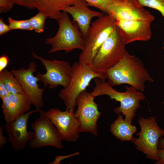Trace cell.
Listing matches in <instances>:
<instances>
[{
  "mask_svg": "<svg viewBox=\"0 0 164 164\" xmlns=\"http://www.w3.org/2000/svg\"><path fill=\"white\" fill-rule=\"evenodd\" d=\"M103 73L108 83L112 87L126 84L142 92L146 82L154 81L142 61L126 50L121 59Z\"/></svg>",
  "mask_w": 164,
  "mask_h": 164,
  "instance_id": "1",
  "label": "cell"
},
{
  "mask_svg": "<svg viewBox=\"0 0 164 164\" xmlns=\"http://www.w3.org/2000/svg\"><path fill=\"white\" fill-rule=\"evenodd\" d=\"M94 80L95 86L91 92V95L94 97L107 95L111 99L119 102L120 106L115 108L114 111L117 114L124 116L125 120L132 123L136 110L140 107V101L145 99V96L143 92L128 86H125V92H119L113 88L105 80L99 77Z\"/></svg>",
  "mask_w": 164,
  "mask_h": 164,
  "instance_id": "2",
  "label": "cell"
},
{
  "mask_svg": "<svg viewBox=\"0 0 164 164\" xmlns=\"http://www.w3.org/2000/svg\"><path fill=\"white\" fill-rule=\"evenodd\" d=\"M116 26L115 19L108 14L98 17L92 23L84 39V48L78 61L80 64L91 67L97 51Z\"/></svg>",
  "mask_w": 164,
  "mask_h": 164,
  "instance_id": "3",
  "label": "cell"
},
{
  "mask_svg": "<svg viewBox=\"0 0 164 164\" xmlns=\"http://www.w3.org/2000/svg\"><path fill=\"white\" fill-rule=\"evenodd\" d=\"M59 28L56 35L45 39V43L51 47L48 51L50 54L59 51L69 53L74 49L83 50L84 39L79 29L77 23L70 20L67 13L61 12L56 20Z\"/></svg>",
  "mask_w": 164,
  "mask_h": 164,
  "instance_id": "4",
  "label": "cell"
},
{
  "mask_svg": "<svg viewBox=\"0 0 164 164\" xmlns=\"http://www.w3.org/2000/svg\"><path fill=\"white\" fill-rule=\"evenodd\" d=\"M96 77L106 80L103 73H96L91 67L80 64L78 62L73 63L70 83L67 87L62 89L58 94L66 106V110L74 111L77 97L85 91L91 81Z\"/></svg>",
  "mask_w": 164,
  "mask_h": 164,
  "instance_id": "5",
  "label": "cell"
},
{
  "mask_svg": "<svg viewBox=\"0 0 164 164\" xmlns=\"http://www.w3.org/2000/svg\"><path fill=\"white\" fill-rule=\"evenodd\" d=\"M126 45L122 32L116 25L96 53L91 69L96 73H103L121 59L126 50Z\"/></svg>",
  "mask_w": 164,
  "mask_h": 164,
  "instance_id": "6",
  "label": "cell"
},
{
  "mask_svg": "<svg viewBox=\"0 0 164 164\" xmlns=\"http://www.w3.org/2000/svg\"><path fill=\"white\" fill-rule=\"evenodd\" d=\"M156 118V116L146 118L140 116L137 120L140 131L135 135L138 137H133L131 141L136 149L145 155L146 158L155 161L159 159V141L164 135V130L159 127Z\"/></svg>",
  "mask_w": 164,
  "mask_h": 164,
  "instance_id": "7",
  "label": "cell"
},
{
  "mask_svg": "<svg viewBox=\"0 0 164 164\" xmlns=\"http://www.w3.org/2000/svg\"><path fill=\"white\" fill-rule=\"evenodd\" d=\"M32 57L39 60L44 66L46 72L42 74L38 72L36 76L39 81L42 82L45 87L48 86L53 89L59 85L67 87L70 79L72 66L66 61L56 59L50 60L43 58L32 52Z\"/></svg>",
  "mask_w": 164,
  "mask_h": 164,
  "instance_id": "8",
  "label": "cell"
},
{
  "mask_svg": "<svg viewBox=\"0 0 164 164\" xmlns=\"http://www.w3.org/2000/svg\"><path fill=\"white\" fill-rule=\"evenodd\" d=\"M38 110L39 116L31 124L34 135L29 142L30 147L34 149L49 146L62 149L63 140L56 128L47 116L46 111L41 109Z\"/></svg>",
  "mask_w": 164,
  "mask_h": 164,
  "instance_id": "9",
  "label": "cell"
},
{
  "mask_svg": "<svg viewBox=\"0 0 164 164\" xmlns=\"http://www.w3.org/2000/svg\"><path fill=\"white\" fill-rule=\"evenodd\" d=\"M91 92L86 90L81 92L76 99L77 109L75 116L79 124L80 133H90L97 136V122L101 112Z\"/></svg>",
  "mask_w": 164,
  "mask_h": 164,
  "instance_id": "10",
  "label": "cell"
},
{
  "mask_svg": "<svg viewBox=\"0 0 164 164\" xmlns=\"http://www.w3.org/2000/svg\"><path fill=\"white\" fill-rule=\"evenodd\" d=\"M37 66L36 63L32 61L27 69L22 67L11 71L19 81L24 96L36 109H39L44 106L43 94L45 87H39V79L34 75L37 71Z\"/></svg>",
  "mask_w": 164,
  "mask_h": 164,
  "instance_id": "11",
  "label": "cell"
},
{
  "mask_svg": "<svg viewBox=\"0 0 164 164\" xmlns=\"http://www.w3.org/2000/svg\"><path fill=\"white\" fill-rule=\"evenodd\" d=\"M75 111L58 108H51L46 111V114L56 128L63 140L75 142L79 136V124L75 116Z\"/></svg>",
  "mask_w": 164,
  "mask_h": 164,
  "instance_id": "12",
  "label": "cell"
},
{
  "mask_svg": "<svg viewBox=\"0 0 164 164\" xmlns=\"http://www.w3.org/2000/svg\"><path fill=\"white\" fill-rule=\"evenodd\" d=\"M38 112V109L28 111L14 121L6 122L4 126L8 140L15 151L23 149L28 141L33 138L34 132L27 130V122L30 116Z\"/></svg>",
  "mask_w": 164,
  "mask_h": 164,
  "instance_id": "13",
  "label": "cell"
},
{
  "mask_svg": "<svg viewBox=\"0 0 164 164\" xmlns=\"http://www.w3.org/2000/svg\"><path fill=\"white\" fill-rule=\"evenodd\" d=\"M137 1L119 0L108 8V14L115 20H144L152 22L153 15L144 9Z\"/></svg>",
  "mask_w": 164,
  "mask_h": 164,
  "instance_id": "14",
  "label": "cell"
},
{
  "mask_svg": "<svg viewBox=\"0 0 164 164\" xmlns=\"http://www.w3.org/2000/svg\"><path fill=\"white\" fill-rule=\"evenodd\" d=\"M152 22L144 20H115L126 44L136 41H147L151 38Z\"/></svg>",
  "mask_w": 164,
  "mask_h": 164,
  "instance_id": "15",
  "label": "cell"
},
{
  "mask_svg": "<svg viewBox=\"0 0 164 164\" xmlns=\"http://www.w3.org/2000/svg\"><path fill=\"white\" fill-rule=\"evenodd\" d=\"M88 6L84 1L78 0L74 5L68 7L63 11L71 15L73 21L77 23L84 39L90 27L91 19L94 17H98L104 15L103 12L90 9Z\"/></svg>",
  "mask_w": 164,
  "mask_h": 164,
  "instance_id": "16",
  "label": "cell"
},
{
  "mask_svg": "<svg viewBox=\"0 0 164 164\" xmlns=\"http://www.w3.org/2000/svg\"><path fill=\"white\" fill-rule=\"evenodd\" d=\"M1 107L6 122H11L29 111L31 104L23 94H9L2 99Z\"/></svg>",
  "mask_w": 164,
  "mask_h": 164,
  "instance_id": "17",
  "label": "cell"
},
{
  "mask_svg": "<svg viewBox=\"0 0 164 164\" xmlns=\"http://www.w3.org/2000/svg\"><path fill=\"white\" fill-rule=\"evenodd\" d=\"M35 8L47 17L56 20L62 11L78 0H35Z\"/></svg>",
  "mask_w": 164,
  "mask_h": 164,
  "instance_id": "18",
  "label": "cell"
},
{
  "mask_svg": "<svg viewBox=\"0 0 164 164\" xmlns=\"http://www.w3.org/2000/svg\"><path fill=\"white\" fill-rule=\"evenodd\" d=\"M110 125L113 135L121 141H132L133 134L137 131L136 127L125 120L121 114Z\"/></svg>",
  "mask_w": 164,
  "mask_h": 164,
  "instance_id": "19",
  "label": "cell"
},
{
  "mask_svg": "<svg viewBox=\"0 0 164 164\" xmlns=\"http://www.w3.org/2000/svg\"><path fill=\"white\" fill-rule=\"evenodd\" d=\"M0 81L4 83L9 94H24L19 81L11 71L5 69L0 72Z\"/></svg>",
  "mask_w": 164,
  "mask_h": 164,
  "instance_id": "20",
  "label": "cell"
},
{
  "mask_svg": "<svg viewBox=\"0 0 164 164\" xmlns=\"http://www.w3.org/2000/svg\"><path fill=\"white\" fill-rule=\"evenodd\" d=\"M47 16L44 14L39 12L37 14L29 19L30 26L33 30L37 33H40L43 31L44 23Z\"/></svg>",
  "mask_w": 164,
  "mask_h": 164,
  "instance_id": "21",
  "label": "cell"
},
{
  "mask_svg": "<svg viewBox=\"0 0 164 164\" xmlns=\"http://www.w3.org/2000/svg\"><path fill=\"white\" fill-rule=\"evenodd\" d=\"M85 1L88 6L96 8L102 12L108 14V8L119 0H83Z\"/></svg>",
  "mask_w": 164,
  "mask_h": 164,
  "instance_id": "22",
  "label": "cell"
},
{
  "mask_svg": "<svg viewBox=\"0 0 164 164\" xmlns=\"http://www.w3.org/2000/svg\"><path fill=\"white\" fill-rule=\"evenodd\" d=\"M143 7L151 8L158 11L164 18V0H136Z\"/></svg>",
  "mask_w": 164,
  "mask_h": 164,
  "instance_id": "23",
  "label": "cell"
},
{
  "mask_svg": "<svg viewBox=\"0 0 164 164\" xmlns=\"http://www.w3.org/2000/svg\"><path fill=\"white\" fill-rule=\"evenodd\" d=\"M8 21L11 30L20 29L29 31L33 30L30 26L29 19L17 20L9 17Z\"/></svg>",
  "mask_w": 164,
  "mask_h": 164,
  "instance_id": "24",
  "label": "cell"
},
{
  "mask_svg": "<svg viewBox=\"0 0 164 164\" xmlns=\"http://www.w3.org/2000/svg\"><path fill=\"white\" fill-rule=\"evenodd\" d=\"M14 4L29 9H36L35 0H11Z\"/></svg>",
  "mask_w": 164,
  "mask_h": 164,
  "instance_id": "25",
  "label": "cell"
},
{
  "mask_svg": "<svg viewBox=\"0 0 164 164\" xmlns=\"http://www.w3.org/2000/svg\"><path fill=\"white\" fill-rule=\"evenodd\" d=\"M14 4L11 0H0V13H5L10 11Z\"/></svg>",
  "mask_w": 164,
  "mask_h": 164,
  "instance_id": "26",
  "label": "cell"
},
{
  "mask_svg": "<svg viewBox=\"0 0 164 164\" xmlns=\"http://www.w3.org/2000/svg\"><path fill=\"white\" fill-rule=\"evenodd\" d=\"M9 59L6 55L3 54L0 57V72L5 69L9 64Z\"/></svg>",
  "mask_w": 164,
  "mask_h": 164,
  "instance_id": "27",
  "label": "cell"
},
{
  "mask_svg": "<svg viewBox=\"0 0 164 164\" xmlns=\"http://www.w3.org/2000/svg\"><path fill=\"white\" fill-rule=\"evenodd\" d=\"M79 152H77L74 153L66 155H58L56 157L54 160L49 164H60V162L63 160L67 158L74 156L75 155H79Z\"/></svg>",
  "mask_w": 164,
  "mask_h": 164,
  "instance_id": "28",
  "label": "cell"
},
{
  "mask_svg": "<svg viewBox=\"0 0 164 164\" xmlns=\"http://www.w3.org/2000/svg\"><path fill=\"white\" fill-rule=\"evenodd\" d=\"M11 30L9 26L6 25L4 22L2 18L0 19V35L7 33Z\"/></svg>",
  "mask_w": 164,
  "mask_h": 164,
  "instance_id": "29",
  "label": "cell"
},
{
  "mask_svg": "<svg viewBox=\"0 0 164 164\" xmlns=\"http://www.w3.org/2000/svg\"><path fill=\"white\" fill-rule=\"evenodd\" d=\"M9 93L4 83L0 81V97L2 99Z\"/></svg>",
  "mask_w": 164,
  "mask_h": 164,
  "instance_id": "30",
  "label": "cell"
},
{
  "mask_svg": "<svg viewBox=\"0 0 164 164\" xmlns=\"http://www.w3.org/2000/svg\"><path fill=\"white\" fill-rule=\"evenodd\" d=\"M159 159L155 161V164H164V149H159L158 150Z\"/></svg>",
  "mask_w": 164,
  "mask_h": 164,
  "instance_id": "31",
  "label": "cell"
},
{
  "mask_svg": "<svg viewBox=\"0 0 164 164\" xmlns=\"http://www.w3.org/2000/svg\"><path fill=\"white\" fill-rule=\"evenodd\" d=\"M7 138L6 136L3 135L2 128L0 126V148H1L6 143Z\"/></svg>",
  "mask_w": 164,
  "mask_h": 164,
  "instance_id": "32",
  "label": "cell"
},
{
  "mask_svg": "<svg viewBox=\"0 0 164 164\" xmlns=\"http://www.w3.org/2000/svg\"><path fill=\"white\" fill-rule=\"evenodd\" d=\"M163 104L164 106V101L163 102ZM158 148L159 149H164V138H161L159 139Z\"/></svg>",
  "mask_w": 164,
  "mask_h": 164,
  "instance_id": "33",
  "label": "cell"
},
{
  "mask_svg": "<svg viewBox=\"0 0 164 164\" xmlns=\"http://www.w3.org/2000/svg\"><path fill=\"white\" fill-rule=\"evenodd\" d=\"M125 0L127 1L131 2H134L136 1L135 0Z\"/></svg>",
  "mask_w": 164,
  "mask_h": 164,
  "instance_id": "34",
  "label": "cell"
},
{
  "mask_svg": "<svg viewBox=\"0 0 164 164\" xmlns=\"http://www.w3.org/2000/svg\"><path fill=\"white\" fill-rule=\"evenodd\" d=\"M163 46H162V49H163V50H164V41L163 42Z\"/></svg>",
  "mask_w": 164,
  "mask_h": 164,
  "instance_id": "35",
  "label": "cell"
}]
</instances>
